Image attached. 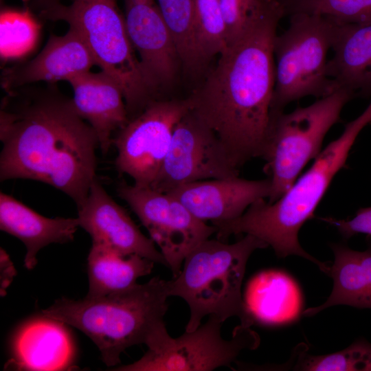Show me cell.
Instances as JSON below:
<instances>
[{
    "label": "cell",
    "instance_id": "6da1fadb",
    "mask_svg": "<svg viewBox=\"0 0 371 371\" xmlns=\"http://www.w3.org/2000/svg\"><path fill=\"white\" fill-rule=\"evenodd\" d=\"M0 180L41 181L81 206L96 178L98 139L56 88L7 92L0 111Z\"/></svg>",
    "mask_w": 371,
    "mask_h": 371
},
{
    "label": "cell",
    "instance_id": "7a4b0ae2",
    "mask_svg": "<svg viewBox=\"0 0 371 371\" xmlns=\"http://www.w3.org/2000/svg\"><path fill=\"white\" fill-rule=\"evenodd\" d=\"M282 17L271 18L229 45L201 87L191 110L211 128L235 167L260 157L272 119L273 41Z\"/></svg>",
    "mask_w": 371,
    "mask_h": 371
},
{
    "label": "cell",
    "instance_id": "3957f363",
    "mask_svg": "<svg viewBox=\"0 0 371 371\" xmlns=\"http://www.w3.org/2000/svg\"><path fill=\"white\" fill-rule=\"evenodd\" d=\"M370 123L371 101L359 116L346 124L343 133L320 152L313 165L282 196L273 203L260 199L238 218L214 225L217 238L223 240L233 234H250L272 247L278 257H302L326 273L329 265L303 249L298 233L313 218L333 178L345 166L359 134Z\"/></svg>",
    "mask_w": 371,
    "mask_h": 371
},
{
    "label": "cell",
    "instance_id": "277c9868",
    "mask_svg": "<svg viewBox=\"0 0 371 371\" xmlns=\"http://www.w3.org/2000/svg\"><path fill=\"white\" fill-rule=\"evenodd\" d=\"M168 280L155 276L116 293L73 300H56L42 315L78 328L98 348L108 366L120 363L126 348L147 345L166 328Z\"/></svg>",
    "mask_w": 371,
    "mask_h": 371
},
{
    "label": "cell",
    "instance_id": "5b68a950",
    "mask_svg": "<svg viewBox=\"0 0 371 371\" xmlns=\"http://www.w3.org/2000/svg\"><path fill=\"white\" fill-rule=\"evenodd\" d=\"M267 247L257 237L245 234L232 244L208 238L187 256L179 274L168 280L169 297H181L188 305L185 331L196 330L210 315L223 322L236 316L240 324H254L245 309L241 286L250 256Z\"/></svg>",
    "mask_w": 371,
    "mask_h": 371
},
{
    "label": "cell",
    "instance_id": "8992f818",
    "mask_svg": "<svg viewBox=\"0 0 371 371\" xmlns=\"http://www.w3.org/2000/svg\"><path fill=\"white\" fill-rule=\"evenodd\" d=\"M40 16L63 21L82 38L96 65L120 86L129 120L157 100L130 41L116 0H71L40 10Z\"/></svg>",
    "mask_w": 371,
    "mask_h": 371
},
{
    "label": "cell",
    "instance_id": "52a82bcc",
    "mask_svg": "<svg viewBox=\"0 0 371 371\" xmlns=\"http://www.w3.org/2000/svg\"><path fill=\"white\" fill-rule=\"evenodd\" d=\"M354 96L352 91L339 88L308 106L272 114L260 157L271 183L269 203L282 196L306 164L318 156L326 135L341 121L343 108Z\"/></svg>",
    "mask_w": 371,
    "mask_h": 371
},
{
    "label": "cell",
    "instance_id": "ba28073f",
    "mask_svg": "<svg viewBox=\"0 0 371 371\" xmlns=\"http://www.w3.org/2000/svg\"><path fill=\"white\" fill-rule=\"evenodd\" d=\"M289 16L288 27L273 41L272 114L284 111L289 104L301 98H322L339 89L326 74L336 22L315 14L297 12Z\"/></svg>",
    "mask_w": 371,
    "mask_h": 371
},
{
    "label": "cell",
    "instance_id": "9c48e42d",
    "mask_svg": "<svg viewBox=\"0 0 371 371\" xmlns=\"http://www.w3.org/2000/svg\"><path fill=\"white\" fill-rule=\"evenodd\" d=\"M223 322L214 315L196 330L172 338L165 331L148 345V351L137 361L121 366L122 371H211L232 367L245 349H256L260 342L251 326L240 324L230 339L221 335Z\"/></svg>",
    "mask_w": 371,
    "mask_h": 371
},
{
    "label": "cell",
    "instance_id": "30bf717a",
    "mask_svg": "<svg viewBox=\"0 0 371 371\" xmlns=\"http://www.w3.org/2000/svg\"><path fill=\"white\" fill-rule=\"evenodd\" d=\"M117 192L159 247L172 278L179 274L187 256L216 232L214 225L196 218L168 193L130 185L124 181L118 183Z\"/></svg>",
    "mask_w": 371,
    "mask_h": 371
},
{
    "label": "cell",
    "instance_id": "8fae6325",
    "mask_svg": "<svg viewBox=\"0 0 371 371\" xmlns=\"http://www.w3.org/2000/svg\"><path fill=\"white\" fill-rule=\"evenodd\" d=\"M191 109L189 97L159 99L129 120L113 140L117 171L131 177L137 186L150 187L168 153L177 123Z\"/></svg>",
    "mask_w": 371,
    "mask_h": 371
},
{
    "label": "cell",
    "instance_id": "7c38bea8",
    "mask_svg": "<svg viewBox=\"0 0 371 371\" xmlns=\"http://www.w3.org/2000/svg\"><path fill=\"white\" fill-rule=\"evenodd\" d=\"M239 176L214 131L190 109L177 123L171 143L149 187L167 193L184 184Z\"/></svg>",
    "mask_w": 371,
    "mask_h": 371
},
{
    "label": "cell",
    "instance_id": "4fadbf2b",
    "mask_svg": "<svg viewBox=\"0 0 371 371\" xmlns=\"http://www.w3.org/2000/svg\"><path fill=\"white\" fill-rule=\"evenodd\" d=\"M78 212L79 226L91 236L92 243L122 256L137 254L167 267L155 243L140 231L126 210L111 198L96 178Z\"/></svg>",
    "mask_w": 371,
    "mask_h": 371
},
{
    "label": "cell",
    "instance_id": "5bb4252c",
    "mask_svg": "<svg viewBox=\"0 0 371 371\" xmlns=\"http://www.w3.org/2000/svg\"><path fill=\"white\" fill-rule=\"evenodd\" d=\"M131 44L157 93L175 80L181 61L156 0H123Z\"/></svg>",
    "mask_w": 371,
    "mask_h": 371
},
{
    "label": "cell",
    "instance_id": "9a60e30c",
    "mask_svg": "<svg viewBox=\"0 0 371 371\" xmlns=\"http://www.w3.org/2000/svg\"><path fill=\"white\" fill-rule=\"evenodd\" d=\"M271 190L268 177L249 180L236 176L189 183L167 193L201 221L216 225L238 218L256 201L269 199Z\"/></svg>",
    "mask_w": 371,
    "mask_h": 371
},
{
    "label": "cell",
    "instance_id": "2e32d148",
    "mask_svg": "<svg viewBox=\"0 0 371 371\" xmlns=\"http://www.w3.org/2000/svg\"><path fill=\"white\" fill-rule=\"evenodd\" d=\"M96 65L87 45L73 28L62 36L51 35L31 60L5 69L1 85L6 92L30 84L68 81Z\"/></svg>",
    "mask_w": 371,
    "mask_h": 371
},
{
    "label": "cell",
    "instance_id": "e0dca14e",
    "mask_svg": "<svg viewBox=\"0 0 371 371\" xmlns=\"http://www.w3.org/2000/svg\"><path fill=\"white\" fill-rule=\"evenodd\" d=\"M67 82L73 89L75 110L93 129L102 152L107 153L113 144V133L129 121L120 86L102 70L82 73Z\"/></svg>",
    "mask_w": 371,
    "mask_h": 371
},
{
    "label": "cell",
    "instance_id": "ac0fdd59",
    "mask_svg": "<svg viewBox=\"0 0 371 371\" xmlns=\"http://www.w3.org/2000/svg\"><path fill=\"white\" fill-rule=\"evenodd\" d=\"M74 344L65 324L41 315L25 323L12 343L8 367L23 370L73 368Z\"/></svg>",
    "mask_w": 371,
    "mask_h": 371
},
{
    "label": "cell",
    "instance_id": "d6986e66",
    "mask_svg": "<svg viewBox=\"0 0 371 371\" xmlns=\"http://www.w3.org/2000/svg\"><path fill=\"white\" fill-rule=\"evenodd\" d=\"M78 227V218H47L12 196L0 193V229L25 245L24 266L29 270L36 265L40 249L52 243L72 241Z\"/></svg>",
    "mask_w": 371,
    "mask_h": 371
},
{
    "label": "cell",
    "instance_id": "ffe728a7",
    "mask_svg": "<svg viewBox=\"0 0 371 371\" xmlns=\"http://www.w3.org/2000/svg\"><path fill=\"white\" fill-rule=\"evenodd\" d=\"M253 320L267 326H282L296 321L303 313V297L297 282L278 269L262 271L248 282L243 298Z\"/></svg>",
    "mask_w": 371,
    "mask_h": 371
},
{
    "label": "cell",
    "instance_id": "44dd1931",
    "mask_svg": "<svg viewBox=\"0 0 371 371\" xmlns=\"http://www.w3.org/2000/svg\"><path fill=\"white\" fill-rule=\"evenodd\" d=\"M336 22L326 65L327 76L338 88L363 95H371V23Z\"/></svg>",
    "mask_w": 371,
    "mask_h": 371
},
{
    "label": "cell",
    "instance_id": "7402d4cb",
    "mask_svg": "<svg viewBox=\"0 0 371 371\" xmlns=\"http://www.w3.org/2000/svg\"><path fill=\"white\" fill-rule=\"evenodd\" d=\"M368 247L356 251L345 244L332 243L334 261L327 273L333 280L330 295L321 305L303 311L312 316L337 305L371 309V236H367Z\"/></svg>",
    "mask_w": 371,
    "mask_h": 371
},
{
    "label": "cell",
    "instance_id": "603a6c76",
    "mask_svg": "<svg viewBox=\"0 0 371 371\" xmlns=\"http://www.w3.org/2000/svg\"><path fill=\"white\" fill-rule=\"evenodd\" d=\"M154 263L137 254L124 256L92 243L87 257L89 291L85 297H98L126 291L136 285L139 278L150 274Z\"/></svg>",
    "mask_w": 371,
    "mask_h": 371
},
{
    "label": "cell",
    "instance_id": "cb8c5ba5",
    "mask_svg": "<svg viewBox=\"0 0 371 371\" xmlns=\"http://www.w3.org/2000/svg\"><path fill=\"white\" fill-rule=\"evenodd\" d=\"M283 370L371 371V343L363 337L345 349L324 355H312L304 343L297 345L289 360L280 366Z\"/></svg>",
    "mask_w": 371,
    "mask_h": 371
},
{
    "label": "cell",
    "instance_id": "d4e9b609",
    "mask_svg": "<svg viewBox=\"0 0 371 371\" xmlns=\"http://www.w3.org/2000/svg\"><path fill=\"white\" fill-rule=\"evenodd\" d=\"M175 43L181 65L190 74L204 67L196 46L193 0H156Z\"/></svg>",
    "mask_w": 371,
    "mask_h": 371
},
{
    "label": "cell",
    "instance_id": "484cf974",
    "mask_svg": "<svg viewBox=\"0 0 371 371\" xmlns=\"http://www.w3.org/2000/svg\"><path fill=\"white\" fill-rule=\"evenodd\" d=\"M40 23L29 8H3L0 14V54L3 60L28 55L36 47Z\"/></svg>",
    "mask_w": 371,
    "mask_h": 371
},
{
    "label": "cell",
    "instance_id": "4316f807",
    "mask_svg": "<svg viewBox=\"0 0 371 371\" xmlns=\"http://www.w3.org/2000/svg\"><path fill=\"white\" fill-rule=\"evenodd\" d=\"M225 19L228 46L264 21L285 16L280 0H218Z\"/></svg>",
    "mask_w": 371,
    "mask_h": 371
},
{
    "label": "cell",
    "instance_id": "83f0119b",
    "mask_svg": "<svg viewBox=\"0 0 371 371\" xmlns=\"http://www.w3.org/2000/svg\"><path fill=\"white\" fill-rule=\"evenodd\" d=\"M198 52L205 67L227 47V28L218 0H193Z\"/></svg>",
    "mask_w": 371,
    "mask_h": 371
},
{
    "label": "cell",
    "instance_id": "f1b7e54d",
    "mask_svg": "<svg viewBox=\"0 0 371 371\" xmlns=\"http://www.w3.org/2000/svg\"><path fill=\"white\" fill-rule=\"evenodd\" d=\"M285 16L304 12L342 23H371V0H282Z\"/></svg>",
    "mask_w": 371,
    "mask_h": 371
},
{
    "label": "cell",
    "instance_id": "f546056e",
    "mask_svg": "<svg viewBox=\"0 0 371 371\" xmlns=\"http://www.w3.org/2000/svg\"><path fill=\"white\" fill-rule=\"evenodd\" d=\"M321 220L335 227L345 239L358 234L371 236V207L360 208L351 219L324 217Z\"/></svg>",
    "mask_w": 371,
    "mask_h": 371
},
{
    "label": "cell",
    "instance_id": "4dcf8cb0",
    "mask_svg": "<svg viewBox=\"0 0 371 371\" xmlns=\"http://www.w3.org/2000/svg\"><path fill=\"white\" fill-rule=\"evenodd\" d=\"M1 295H3L6 292V289L12 281L16 274V271L10 259L8 254L4 249L1 248Z\"/></svg>",
    "mask_w": 371,
    "mask_h": 371
},
{
    "label": "cell",
    "instance_id": "1f68e13d",
    "mask_svg": "<svg viewBox=\"0 0 371 371\" xmlns=\"http://www.w3.org/2000/svg\"><path fill=\"white\" fill-rule=\"evenodd\" d=\"M61 0H32L31 3L36 5L39 10L48 5L60 3Z\"/></svg>",
    "mask_w": 371,
    "mask_h": 371
},
{
    "label": "cell",
    "instance_id": "d6a6232c",
    "mask_svg": "<svg viewBox=\"0 0 371 371\" xmlns=\"http://www.w3.org/2000/svg\"><path fill=\"white\" fill-rule=\"evenodd\" d=\"M280 1H281V2H282V0H280Z\"/></svg>",
    "mask_w": 371,
    "mask_h": 371
}]
</instances>
